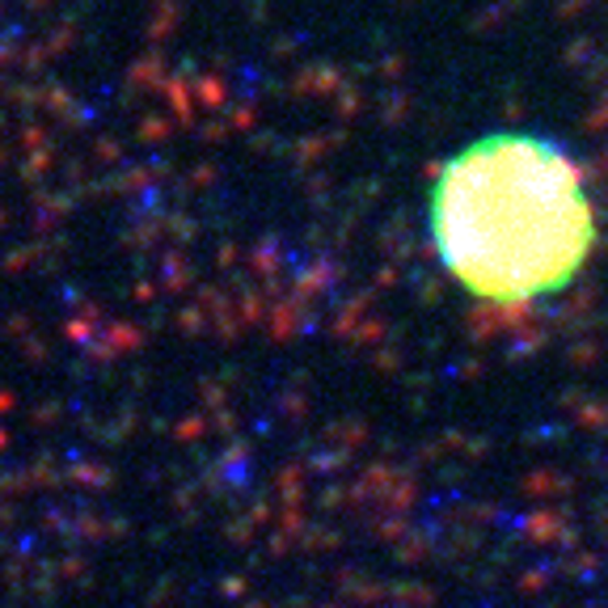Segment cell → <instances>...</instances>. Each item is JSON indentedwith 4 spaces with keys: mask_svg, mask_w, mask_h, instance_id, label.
Returning <instances> with one entry per match:
<instances>
[{
    "mask_svg": "<svg viewBox=\"0 0 608 608\" xmlns=\"http://www.w3.org/2000/svg\"><path fill=\"white\" fill-rule=\"evenodd\" d=\"M431 241L444 271L478 301L554 296L579 275L596 241L583 170L550 135H481L435 177Z\"/></svg>",
    "mask_w": 608,
    "mask_h": 608,
    "instance_id": "1",
    "label": "cell"
}]
</instances>
